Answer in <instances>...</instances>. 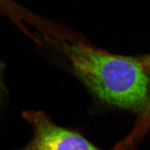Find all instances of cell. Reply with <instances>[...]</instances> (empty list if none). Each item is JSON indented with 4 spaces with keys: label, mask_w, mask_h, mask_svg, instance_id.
Masks as SVG:
<instances>
[{
    "label": "cell",
    "mask_w": 150,
    "mask_h": 150,
    "mask_svg": "<svg viewBox=\"0 0 150 150\" xmlns=\"http://www.w3.org/2000/svg\"><path fill=\"white\" fill-rule=\"evenodd\" d=\"M73 70L101 100L137 112L149 103V79L140 62L82 43L59 45Z\"/></svg>",
    "instance_id": "cell-1"
},
{
    "label": "cell",
    "mask_w": 150,
    "mask_h": 150,
    "mask_svg": "<svg viewBox=\"0 0 150 150\" xmlns=\"http://www.w3.org/2000/svg\"><path fill=\"white\" fill-rule=\"evenodd\" d=\"M22 116L32 126V139L18 150H101L72 129L52 121L42 111H26Z\"/></svg>",
    "instance_id": "cell-2"
},
{
    "label": "cell",
    "mask_w": 150,
    "mask_h": 150,
    "mask_svg": "<svg viewBox=\"0 0 150 150\" xmlns=\"http://www.w3.org/2000/svg\"><path fill=\"white\" fill-rule=\"evenodd\" d=\"M4 68V65L0 62V91H1V76H2Z\"/></svg>",
    "instance_id": "cell-3"
},
{
    "label": "cell",
    "mask_w": 150,
    "mask_h": 150,
    "mask_svg": "<svg viewBox=\"0 0 150 150\" xmlns=\"http://www.w3.org/2000/svg\"><path fill=\"white\" fill-rule=\"evenodd\" d=\"M144 63H145L146 66L149 67L150 68V56H146L144 59Z\"/></svg>",
    "instance_id": "cell-4"
}]
</instances>
